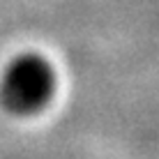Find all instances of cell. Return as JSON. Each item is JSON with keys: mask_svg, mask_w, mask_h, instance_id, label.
Here are the masks:
<instances>
[{"mask_svg": "<svg viewBox=\"0 0 159 159\" xmlns=\"http://www.w3.org/2000/svg\"><path fill=\"white\" fill-rule=\"evenodd\" d=\"M56 90V72L39 53L12 58L0 76V104L14 116H30L46 106Z\"/></svg>", "mask_w": 159, "mask_h": 159, "instance_id": "1", "label": "cell"}]
</instances>
